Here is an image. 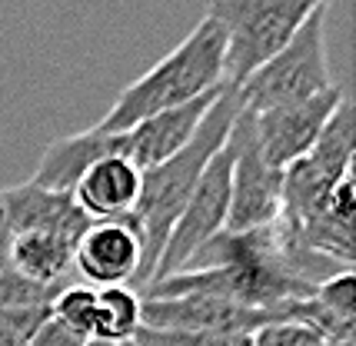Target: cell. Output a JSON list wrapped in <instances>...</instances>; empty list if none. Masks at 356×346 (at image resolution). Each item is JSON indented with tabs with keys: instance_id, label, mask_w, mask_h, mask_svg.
Listing matches in <instances>:
<instances>
[{
	"instance_id": "6da1fadb",
	"label": "cell",
	"mask_w": 356,
	"mask_h": 346,
	"mask_svg": "<svg viewBox=\"0 0 356 346\" xmlns=\"http://www.w3.org/2000/svg\"><path fill=\"white\" fill-rule=\"evenodd\" d=\"M236 113H240L236 87H223L217 104L203 117L197 137L186 143L177 157L163 160V163H156V167L140 173V197H137V210H134L137 233H140V270H137V280H134L137 293L154 280L156 260H160V253L167 247V236H170L173 223L180 220V213H184V206L190 200L193 187H197L200 173L207 170V163L227 143Z\"/></svg>"
},
{
	"instance_id": "7a4b0ae2",
	"label": "cell",
	"mask_w": 356,
	"mask_h": 346,
	"mask_svg": "<svg viewBox=\"0 0 356 346\" xmlns=\"http://www.w3.org/2000/svg\"><path fill=\"white\" fill-rule=\"evenodd\" d=\"M223 47H227L223 27L213 17L203 14V20L190 31V37L180 47H173L156 67H150L143 77L117 94L110 110L100 117L97 130L124 133L154 113L184 107V104H193L220 90L223 87Z\"/></svg>"
},
{
	"instance_id": "3957f363",
	"label": "cell",
	"mask_w": 356,
	"mask_h": 346,
	"mask_svg": "<svg viewBox=\"0 0 356 346\" xmlns=\"http://www.w3.org/2000/svg\"><path fill=\"white\" fill-rule=\"evenodd\" d=\"M320 0H213L207 17L223 27V83L240 87L290 44Z\"/></svg>"
},
{
	"instance_id": "277c9868",
	"label": "cell",
	"mask_w": 356,
	"mask_h": 346,
	"mask_svg": "<svg viewBox=\"0 0 356 346\" xmlns=\"http://www.w3.org/2000/svg\"><path fill=\"white\" fill-rule=\"evenodd\" d=\"M326 0L313 7V14L300 24V31L290 37V44L280 50L277 57L243 80L236 87L240 107L247 113H264L290 104H303L313 97L326 94L330 87H337L330 77V63H326V44H323V20H326Z\"/></svg>"
},
{
	"instance_id": "5b68a950",
	"label": "cell",
	"mask_w": 356,
	"mask_h": 346,
	"mask_svg": "<svg viewBox=\"0 0 356 346\" xmlns=\"http://www.w3.org/2000/svg\"><path fill=\"white\" fill-rule=\"evenodd\" d=\"M353 107L343 97L340 107L326 120L320 140L313 143L307 157H300L283 170V187H280V220L277 226L283 233H296L313 213L323 206V200L333 193V187L343 176L353 173Z\"/></svg>"
},
{
	"instance_id": "8992f818",
	"label": "cell",
	"mask_w": 356,
	"mask_h": 346,
	"mask_svg": "<svg viewBox=\"0 0 356 346\" xmlns=\"http://www.w3.org/2000/svg\"><path fill=\"white\" fill-rule=\"evenodd\" d=\"M230 173H233V143L227 137V143L220 147L213 160L207 163V170L200 173L197 187L186 200L180 220L173 223L167 247L156 260L154 280L173 277L197 256V253L227 230V213H230ZM150 280V283H154Z\"/></svg>"
},
{
	"instance_id": "52a82bcc",
	"label": "cell",
	"mask_w": 356,
	"mask_h": 346,
	"mask_svg": "<svg viewBox=\"0 0 356 346\" xmlns=\"http://www.w3.org/2000/svg\"><path fill=\"white\" fill-rule=\"evenodd\" d=\"M310 299V297H307ZM303 299L283 310H253L217 293H184L170 299H140V327L193 333H243L253 336L270 323H300Z\"/></svg>"
},
{
	"instance_id": "ba28073f",
	"label": "cell",
	"mask_w": 356,
	"mask_h": 346,
	"mask_svg": "<svg viewBox=\"0 0 356 346\" xmlns=\"http://www.w3.org/2000/svg\"><path fill=\"white\" fill-rule=\"evenodd\" d=\"M233 173H230V213L223 233L266 230L280 220V187L283 170L270 167L253 137V117L243 107L233 120Z\"/></svg>"
},
{
	"instance_id": "9c48e42d",
	"label": "cell",
	"mask_w": 356,
	"mask_h": 346,
	"mask_svg": "<svg viewBox=\"0 0 356 346\" xmlns=\"http://www.w3.org/2000/svg\"><path fill=\"white\" fill-rule=\"evenodd\" d=\"M340 100H343V90L340 87H330L326 94L303 100V104L250 113L253 117V137H257V147H260L266 163L277 167V170H286L290 163L307 157L313 150V143L320 140L326 120L340 107Z\"/></svg>"
},
{
	"instance_id": "30bf717a",
	"label": "cell",
	"mask_w": 356,
	"mask_h": 346,
	"mask_svg": "<svg viewBox=\"0 0 356 346\" xmlns=\"http://www.w3.org/2000/svg\"><path fill=\"white\" fill-rule=\"evenodd\" d=\"M227 87V83H223ZM220 87V90H223ZM220 90L200 97L193 104H184V107H173V110H160L147 120H140L137 126H130L124 133H117V157L130 160L140 173L163 163V160L177 157L186 143L197 137L203 117L210 113V107L217 104Z\"/></svg>"
},
{
	"instance_id": "8fae6325",
	"label": "cell",
	"mask_w": 356,
	"mask_h": 346,
	"mask_svg": "<svg viewBox=\"0 0 356 346\" xmlns=\"http://www.w3.org/2000/svg\"><path fill=\"white\" fill-rule=\"evenodd\" d=\"M140 270V236L130 223H90L74 247V273L87 286H127Z\"/></svg>"
},
{
	"instance_id": "7c38bea8",
	"label": "cell",
	"mask_w": 356,
	"mask_h": 346,
	"mask_svg": "<svg viewBox=\"0 0 356 346\" xmlns=\"http://www.w3.org/2000/svg\"><path fill=\"white\" fill-rule=\"evenodd\" d=\"M0 206H3V220L7 230L14 233H54L63 236L70 243H77L90 220L83 217V210L70 193H54V190L17 183V187L0 190Z\"/></svg>"
},
{
	"instance_id": "4fadbf2b",
	"label": "cell",
	"mask_w": 356,
	"mask_h": 346,
	"mask_svg": "<svg viewBox=\"0 0 356 346\" xmlns=\"http://www.w3.org/2000/svg\"><path fill=\"white\" fill-rule=\"evenodd\" d=\"M83 217L90 223H130L137 230L134 210L140 197V170L124 157H104L87 173L70 193ZM140 236V233H137Z\"/></svg>"
},
{
	"instance_id": "5bb4252c",
	"label": "cell",
	"mask_w": 356,
	"mask_h": 346,
	"mask_svg": "<svg viewBox=\"0 0 356 346\" xmlns=\"http://www.w3.org/2000/svg\"><path fill=\"white\" fill-rule=\"evenodd\" d=\"M104 157H117V133H104L97 126L80 130V133H67L44 150L31 183L54 190V193H74L87 167H93Z\"/></svg>"
},
{
	"instance_id": "9a60e30c",
	"label": "cell",
	"mask_w": 356,
	"mask_h": 346,
	"mask_svg": "<svg viewBox=\"0 0 356 346\" xmlns=\"http://www.w3.org/2000/svg\"><path fill=\"white\" fill-rule=\"evenodd\" d=\"M74 247L77 243L54 233H14L7 243V263L33 283L60 290L74 273Z\"/></svg>"
},
{
	"instance_id": "2e32d148",
	"label": "cell",
	"mask_w": 356,
	"mask_h": 346,
	"mask_svg": "<svg viewBox=\"0 0 356 346\" xmlns=\"http://www.w3.org/2000/svg\"><path fill=\"white\" fill-rule=\"evenodd\" d=\"M140 330V293L130 286H104L97 290V320L93 340L97 343L130 346Z\"/></svg>"
},
{
	"instance_id": "e0dca14e",
	"label": "cell",
	"mask_w": 356,
	"mask_h": 346,
	"mask_svg": "<svg viewBox=\"0 0 356 346\" xmlns=\"http://www.w3.org/2000/svg\"><path fill=\"white\" fill-rule=\"evenodd\" d=\"M313 303L323 310L337 336H353L356 330V280L353 270L330 273L326 280L313 286Z\"/></svg>"
},
{
	"instance_id": "ac0fdd59",
	"label": "cell",
	"mask_w": 356,
	"mask_h": 346,
	"mask_svg": "<svg viewBox=\"0 0 356 346\" xmlns=\"http://www.w3.org/2000/svg\"><path fill=\"white\" fill-rule=\"evenodd\" d=\"M50 316L67 327L70 333H77L83 340H93V320H97V290L87 283L63 286L57 297L50 299Z\"/></svg>"
},
{
	"instance_id": "d6986e66",
	"label": "cell",
	"mask_w": 356,
	"mask_h": 346,
	"mask_svg": "<svg viewBox=\"0 0 356 346\" xmlns=\"http://www.w3.org/2000/svg\"><path fill=\"white\" fill-rule=\"evenodd\" d=\"M60 290L33 283L24 273H17L10 263L0 267V310H40V306H50V299Z\"/></svg>"
},
{
	"instance_id": "ffe728a7",
	"label": "cell",
	"mask_w": 356,
	"mask_h": 346,
	"mask_svg": "<svg viewBox=\"0 0 356 346\" xmlns=\"http://www.w3.org/2000/svg\"><path fill=\"white\" fill-rule=\"evenodd\" d=\"M130 346H250V336H243V333H193L140 327Z\"/></svg>"
},
{
	"instance_id": "44dd1931",
	"label": "cell",
	"mask_w": 356,
	"mask_h": 346,
	"mask_svg": "<svg viewBox=\"0 0 356 346\" xmlns=\"http://www.w3.org/2000/svg\"><path fill=\"white\" fill-rule=\"evenodd\" d=\"M47 316H50V306H40V310H0V346H31V336Z\"/></svg>"
},
{
	"instance_id": "7402d4cb",
	"label": "cell",
	"mask_w": 356,
	"mask_h": 346,
	"mask_svg": "<svg viewBox=\"0 0 356 346\" xmlns=\"http://www.w3.org/2000/svg\"><path fill=\"white\" fill-rule=\"evenodd\" d=\"M250 346H323V336L303 323H270L250 336Z\"/></svg>"
},
{
	"instance_id": "603a6c76",
	"label": "cell",
	"mask_w": 356,
	"mask_h": 346,
	"mask_svg": "<svg viewBox=\"0 0 356 346\" xmlns=\"http://www.w3.org/2000/svg\"><path fill=\"white\" fill-rule=\"evenodd\" d=\"M87 343H90V340L70 333L67 327H60L54 316H47L44 323L37 327V333L31 336V346H87Z\"/></svg>"
},
{
	"instance_id": "cb8c5ba5",
	"label": "cell",
	"mask_w": 356,
	"mask_h": 346,
	"mask_svg": "<svg viewBox=\"0 0 356 346\" xmlns=\"http://www.w3.org/2000/svg\"><path fill=\"white\" fill-rule=\"evenodd\" d=\"M7 243H10V230H7V220H3V206H0V247L7 250Z\"/></svg>"
},
{
	"instance_id": "d4e9b609",
	"label": "cell",
	"mask_w": 356,
	"mask_h": 346,
	"mask_svg": "<svg viewBox=\"0 0 356 346\" xmlns=\"http://www.w3.org/2000/svg\"><path fill=\"white\" fill-rule=\"evenodd\" d=\"M323 346H356V336H337V340H323Z\"/></svg>"
},
{
	"instance_id": "484cf974",
	"label": "cell",
	"mask_w": 356,
	"mask_h": 346,
	"mask_svg": "<svg viewBox=\"0 0 356 346\" xmlns=\"http://www.w3.org/2000/svg\"><path fill=\"white\" fill-rule=\"evenodd\" d=\"M87 346H113V343H97V340H90V343H87Z\"/></svg>"
}]
</instances>
